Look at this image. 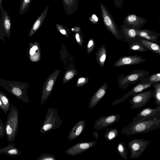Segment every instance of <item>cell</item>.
I'll use <instances>...</instances> for the list:
<instances>
[{
    "label": "cell",
    "mask_w": 160,
    "mask_h": 160,
    "mask_svg": "<svg viewBox=\"0 0 160 160\" xmlns=\"http://www.w3.org/2000/svg\"><path fill=\"white\" fill-rule=\"evenodd\" d=\"M160 128V119L150 117L137 122L132 121L122 128V134L130 136L147 133Z\"/></svg>",
    "instance_id": "cell-1"
},
{
    "label": "cell",
    "mask_w": 160,
    "mask_h": 160,
    "mask_svg": "<svg viewBox=\"0 0 160 160\" xmlns=\"http://www.w3.org/2000/svg\"><path fill=\"white\" fill-rule=\"evenodd\" d=\"M19 112L18 109L13 104H11L9 112L7 115V119L5 125L6 134L8 141L13 142L18 133Z\"/></svg>",
    "instance_id": "cell-2"
},
{
    "label": "cell",
    "mask_w": 160,
    "mask_h": 160,
    "mask_svg": "<svg viewBox=\"0 0 160 160\" xmlns=\"http://www.w3.org/2000/svg\"><path fill=\"white\" fill-rule=\"evenodd\" d=\"M100 8L102 20L107 30L117 39H124L120 29L106 6L101 2L100 3Z\"/></svg>",
    "instance_id": "cell-3"
},
{
    "label": "cell",
    "mask_w": 160,
    "mask_h": 160,
    "mask_svg": "<svg viewBox=\"0 0 160 160\" xmlns=\"http://www.w3.org/2000/svg\"><path fill=\"white\" fill-rule=\"evenodd\" d=\"M149 74L148 71L140 69L134 70L124 76V74H122L117 79L118 85L119 88L123 90L131 84L140 81L142 78L147 77Z\"/></svg>",
    "instance_id": "cell-4"
},
{
    "label": "cell",
    "mask_w": 160,
    "mask_h": 160,
    "mask_svg": "<svg viewBox=\"0 0 160 160\" xmlns=\"http://www.w3.org/2000/svg\"><path fill=\"white\" fill-rule=\"evenodd\" d=\"M62 122V120L58 115L57 110L50 108L47 111L40 132L44 133L55 129L59 127Z\"/></svg>",
    "instance_id": "cell-5"
},
{
    "label": "cell",
    "mask_w": 160,
    "mask_h": 160,
    "mask_svg": "<svg viewBox=\"0 0 160 160\" xmlns=\"http://www.w3.org/2000/svg\"><path fill=\"white\" fill-rule=\"evenodd\" d=\"M150 142L143 139L135 138L132 139L128 143V145L131 151L130 158L136 159L140 157L145 150Z\"/></svg>",
    "instance_id": "cell-6"
},
{
    "label": "cell",
    "mask_w": 160,
    "mask_h": 160,
    "mask_svg": "<svg viewBox=\"0 0 160 160\" xmlns=\"http://www.w3.org/2000/svg\"><path fill=\"white\" fill-rule=\"evenodd\" d=\"M153 90H149L142 91L133 95L129 102L132 104L131 109L139 108L145 106L153 96Z\"/></svg>",
    "instance_id": "cell-7"
},
{
    "label": "cell",
    "mask_w": 160,
    "mask_h": 160,
    "mask_svg": "<svg viewBox=\"0 0 160 160\" xmlns=\"http://www.w3.org/2000/svg\"><path fill=\"white\" fill-rule=\"evenodd\" d=\"M60 71L58 70H55L49 75L46 80L42 88L41 99V104L45 102L50 95Z\"/></svg>",
    "instance_id": "cell-8"
},
{
    "label": "cell",
    "mask_w": 160,
    "mask_h": 160,
    "mask_svg": "<svg viewBox=\"0 0 160 160\" xmlns=\"http://www.w3.org/2000/svg\"><path fill=\"white\" fill-rule=\"evenodd\" d=\"M148 20L134 14H128L124 18L123 24L125 27L135 29H140Z\"/></svg>",
    "instance_id": "cell-9"
},
{
    "label": "cell",
    "mask_w": 160,
    "mask_h": 160,
    "mask_svg": "<svg viewBox=\"0 0 160 160\" xmlns=\"http://www.w3.org/2000/svg\"><path fill=\"white\" fill-rule=\"evenodd\" d=\"M120 118V115L118 114H113L105 116H102L95 122L94 128L97 130L102 129L115 123Z\"/></svg>",
    "instance_id": "cell-10"
},
{
    "label": "cell",
    "mask_w": 160,
    "mask_h": 160,
    "mask_svg": "<svg viewBox=\"0 0 160 160\" xmlns=\"http://www.w3.org/2000/svg\"><path fill=\"white\" fill-rule=\"evenodd\" d=\"M152 83L140 82L137 84L130 91L126 93L122 97L115 100L112 105L115 106L124 102L129 97L139 92L146 89L152 86Z\"/></svg>",
    "instance_id": "cell-11"
},
{
    "label": "cell",
    "mask_w": 160,
    "mask_h": 160,
    "mask_svg": "<svg viewBox=\"0 0 160 160\" xmlns=\"http://www.w3.org/2000/svg\"><path fill=\"white\" fill-rule=\"evenodd\" d=\"M0 33L9 35L11 29V17L3 8L2 5L0 7Z\"/></svg>",
    "instance_id": "cell-12"
},
{
    "label": "cell",
    "mask_w": 160,
    "mask_h": 160,
    "mask_svg": "<svg viewBox=\"0 0 160 160\" xmlns=\"http://www.w3.org/2000/svg\"><path fill=\"white\" fill-rule=\"evenodd\" d=\"M146 60L141 57L138 55L122 56L114 63L113 66L120 67L127 65L139 64Z\"/></svg>",
    "instance_id": "cell-13"
},
{
    "label": "cell",
    "mask_w": 160,
    "mask_h": 160,
    "mask_svg": "<svg viewBox=\"0 0 160 160\" xmlns=\"http://www.w3.org/2000/svg\"><path fill=\"white\" fill-rule=\"evenodd\" d=\"M97 143L96 141L78 143L66 149L65 153L70 156H76L91 148L95 145Z\"/></svg>",
    "instance_id": "cell-14"
},
{
    "label": "cell",
    "mask_w": 160,
    "mask_h": 160,
    "mask_svg": "<svg viewBox=\"0 0 160 160\" xmlns=\"http://www.w3.org/2000/svg\"><path fill=\"white\" fill-rule=\"evenodd\" d=\"M152 117L160 119V107L157 106L155 108L146 107L143 108L132 119V121L137 122Z\"/></svg>",
    "instance_id": "cell-15"
},
{
    "label": "cell",
    "mask_w": 160,
    "mask_h": 160,
    "mask_svg": "<svg viewBox=\"0 0 160 160\" xmlns=\"http://www.w3.org/2000/svg\"><path fill=\"white\" fill-rule=\"evenodd\" d=\"M120 31L123 39L126 41L128 46L135 41L138 37L136 29L125 26L123 24L120 26Z\"/></svg>",
    "instance_id": "cell-16"
},
{
    "label": "cell",
    "mask_w": 160,
    "mask_h": 160,
    "mask_svg": "<svg viewBox=\"0 0 160 160\" xmlns=\"http://www.w3.org/2000/svg\"><path fill=\"white\" fill-rule=\"evenodd\" d=\"M108 88V83L103 84L94 93L89 104V109L94 107L105 95Z\"/></svg>",
    "instance_id": "cell-17"
},
{
    "label": "cell",
    "mask_w": 160,
    "mask_h": 160,
    "mask_svg": "<svg viewBox=\"0 0 160 160\" xmlns=\"http://www.w3.org/2000/svg\"><path fill=\"white\" fill-rule=\"evenodd\" d=\"M136 32L138 37L158 43V39L160 35V33L148 29H136Z\"/></svg>",
    "instance_id": "cell-18"
},
{
    "label": "cell",
    "mask_w": 160,
    "mask_h": 160,
    "mask_svg": "<svg viewBox=\"0 0 160 160\" xmlns=\"http://www.w3.org/2000/svg\"><path fill=\"white\" fill-rule=\"evenodd\" d=\"M135 41L140 43L147 50L156 53L160 54V46L158 43L141 38L138 37L136 38Z\"/></svg>",
    "instance_id": "cell-19"
},
{
    "label": "cell",
    "mask_w": 160,
    "mask_h": 160,
    "mask_svg": "<svg viewBox=\"0 0 160 160\" xmlns=\"http://www.w3.org/2000/svg\"><path fill=\"white\" fill-rule=\"evenodd\" d=\"M86 126L84 120L79 121L73 127L69 134L68 139L69 140H72L77 138L84 130Z\"/></svg>",
    "instance_id": "cell-20"
},
{
    "label": "cell",
    "mask_w": 160,
    "mask_h": 160,
    "mask_svg": "<svg viewBox=\"0 0 160 160\" xmlns=\"http://www.w3.org/2000/svg\"><path fill=\"white\" fill-rule=\"evenodd\" d=\"M49 8V6H46L40 15L36 20L29 32V37H31L41 26L46 16Z\"/></svg>",
    "instance_id": "cell-21"
},
{
    "label": "cell",
    "mask_w": 160,
    "mask_h": 160,
    "mask_svg": "<svg viewBox=\"0 0 160 160\" xmlns=\"http://www.w3.org/2000/svg\"><path fill=\"white\" fill-rule=\"evenodd\" d=\"M62 1L67 15H72L77 11L79 0H62Z\"/></svg>",
    "instance_id": "cell-22"
},
{
    "label": "cell",
    "mask_w": 160,
    "mask_h": 160,
    "mask_svg": "<svg viewBox=\"0 0 160 160\" xmlns=\"http://www.w3.org/2000/svg\"><path fill=\"white\" fill-rule=\"evenodd\" d=\"M0 154H5L10 156H19L21 152L12 142L7 146L0 148Z\"/></svg>",
    "instance_id": "cell-23"
},
{
    "label": "cell",
    "mask_w": 160,
    "mask_h": 160,
    "mask_svg": "<svg viewBox=\"0 0 160 160\" xmlns=\"http://www.w3.org/2000/svg\"><path fill=\"white\" fill-rule=\"evenodd\" d=\"M35 42L32 44L29 51L30 60L32 62L38 61L40 59V49L39 43Z\"/></svg>",
    "instance_id": "cell-24"
},
{
    "label": "cell",
    "mask_w": 160,
    "mask_h": 160,
    "mask_svg": "<svg viewBox=\"0 0 160 160\" xmlns=\"http://www.w3.org/2000/svg\"><path fill=\"white\" fill-rule=\"evenodd\" d=\"M107 54L106 48L103 45L100 47L96 53L97 61L99 65L102 67H103L104 66Z\"/></svg>",
    "instance_id": "cell-25"
},
{
    "label": "cell",
    "mask_w": 160,
    "mask_h": 160,
    "mask_svg": "<svg viewBox=\"0 0 160 160\" xmlns=\"http://www.w3.org/2000/svg\"><path fill=\"white\" fill-rule=\"evenodd\" d=\"M118 133V131L116 128H108L106 129L104 136L107 140L112 141L116 138Z\"/></svg>",
    "instance_id": "cell-26"
},
{
    "label": "cell",
    "mask_w": 160,
    "mask_h": 160,
    "mask_svg": "<svg viewBox=\"0 0 160 160\" xmlns=\"http://www.w3.org/2000/svg\"><path fill=\"white\" fill-rule=\"evenodd\" d=\"M154 88V94L153 97L155 99V105L160 107V82L152 83Z\"/></svg>",
    "instance_id": "cell-27"
},
{
    "label": "cell",
    "mask_w": 160,
    "mask_h": 160,
    "mask_svg": "<svg viewBox=\"0 0 160 160\" xmlns=\"http://www.w3.org/2000/svg\"><path fill=\"white\" fill-rule=\"evenodd\" d=\"M140 81L145 83H152L160 82V73L152 74L142 78Z\"/></svg>",
    "instance_id": "cell-28"
},
{
    "label": "cell",
    "mask_w": 160,
    "mask_h": 160,
    "mask_svg": "<svg viewBox=\"0 0 160 160\" xmlns=\"http://www.w3.org/2000/svg\"><path fill=\"white\" fill-rule=\"evenodd\" d=\"M0 100L3 107V111L6 113L9 110L11 103L5 94L1 92H0Z\"/></svg>",
    "instance_id": "cell-29"
},
{
    "label": "cell",
    "mask_w": 160,
    "mask_h": 160,
    "mask_svg": "<svg viewBox=\"0 0 160 160\" xmlns=\"http://www.w3.org/2000/svg\"><path fill=\"white\" fill-rule=\"evenodd\" d=\"M31 0H21L19 10V15L25 13L29 9Z\"/></svg>",
    "instance_id": "cell-30"
},
{
    "label": "cell",
    "mask_w": 160,
    "mask_h": 160,
    "mask_svg": "<svg viewBox=\"0 0 160 160\" xmlns=\"http://www.w3.org/2000/svg\"><path fill=\"white\" fill-rule=\"evenodd\" d=\"M117 149L118 152L121 157L126 160H128V152L127 148L122 142L118 144Z\"/></svg>",
    "instance_id": "cell-31"
},
{
    "label": "cell",
    "mask_w": 160,
    "mask_h": 160,
    "mask_svg": "<svg viewBox=\"0 0 160 160\" xmlns=\"http://www.w3.org/2000/svg\"><path fill=\"white\" fill-rule=\"evenodd\" d=\"M129 49L132 51L145 52L147 50L139 42L135 41L129 46Z\"/></svg>",
    "instance_id": "cell-32"
},
{
    "label": "cell",
    "mask_w": 160,
    "mask_h": 160,
    "mask_svg": "<svg viewBox=\"0 0 160 160\" xmlns=\"http://www.w3.org/2000/svg\"><path fill=\"white\" fill-rule=\"evenodd\" d=\"M77 71L71 69L66 71L63 76L62 83H65L73 78L77 74Z\"/></svg>",
    "instance_id": "cell-33"
},
{
    "label": "cell",
    "mask_w": 160,
    "mask_h": 160,
    "mask_svg": "<svg viewBox=\"0 0 160 160\" xmlns=\"http://www.w3.org/2000/svg\"><path fill=\"white\" fill-rule=\"evenodd\" d=\"M56 28L61 34L66 37H68L69 31L68 29L62 25H60L57 23H55Z\"/></svg>",
    "instance_id": "cell-34"
},
{
    "label": "cell",
    "mask_w": 160,
    "mask_h": 160,
    "mask_svg": "<svg viewBox=\"0 0 160 160\" xmlns=\"http://www.w3.org/2000/svg\"><path fill=\"white\" fill-rule=\"evenodd\" d=\"M36 160H56L54 157L49 154H44L41 155L37 158Z\"/></svg>",
    "instance_id": "cell-35"
},
{
    "label": "cell",
    "mask_w": 160,
    "mask_h": 160,
    "mask_svg": "<svg viewBox=\"0 0 160 160\" xmlns=\"http://www.w3.org/2000/svg\"><path fill=\"white\" fill-rule=\"evenodd\" d=\"M95 44L93 39L92 38L89 39L87 46L88 54H90L92 51L95 48Z\"/></svg>",
    "instance_id": "cell-36"
},
{
    "label": "cell",
    "mask_w": 160,
    "mask_h": 160,
    "mask_svg": "<svg viewBox=\"0 0 160 160\" xmlns=\"http://www.w3.org/2000/svg\"><path fill=\"white\" fill-rule=\"evenodd\" d=\"M89 78L85 77H81L78 78L76 86L77 87H82L87 83Z\"/></svg>",
    "instance_id": "cell-37"
},
{
    "label": "cell",
    "mask_w": 160,
    "mask_h": 160,
    "mask_svg": "<svg viewBox=\"0 0 160 160\" xmlns=\"http://www.w3.org/2000/svg\"><path fill=\"white\" fill-rule=\"evenodd\" d=\"M82 34L79 32H77L75 35V38L78 44L82 47L83 42V38H82Z\"/></svg>",
    "instance_id": "cell-38"
},
{
    "label": "cell",
    "mask_w": 160,
    "mask_h": 160,
    "mask_svg": "<svg viewBox=\"0 0 160 160\" xmlns=\"http://www.w3.org/2000/svg\"><path fill=\"white\" fill-rule=\"evenodd\" d=\"M6 134L5 125L2 122L0 123V138H3Z\"/></svg>",
    "instance_id": "cell-39"
},
{
    "label": "cell",
    "mask_w": 160,
    "mask_h": 160,
    "mask_svg": "<svg viewBox=\"0 0 160 160\" xmlns=\"http://www.w3.org/2000/svg\"><path fill=\"white\" fill-rule=\"evenodd\" d=\"M89 21L93 24L97 23L98 21V18L97 16L94 14H92L89 18Z\"/></svg>",
    "instance_id": "cell-40"
},
{
    "label": "cell",
    "mask_w": 160,
    "mask_h": 160,
    "mask_svg": "<svg viewBox=\"0 0 160 160\" xmlns=\"http://www.w3.org/2000/svg\"><path fill=\"white\" fill-rule=\"evenodd\" d=\"M124 0H114V4L117 8H121L123 4Z\"/></svg>",
    "instance_id": "cell-41"
},
{
    "label": "cell",
    "mask_w": 160,
    "mask_h": 160,
    "mask_svg": "<svg viewBox=\"0 0 160 160\" xmlns=\"http://www.w3.org/2000/svg\"><path fill=\"white\" fill-rule=\"evenodd\" d=\"M71 30L72 32L74 31L77 32H78L81 31L80 28L78 27H73L71 29Z\"/></svg>",
    "instance_id": "cell-42"
},
{
    "label": "cell",
    "mask_w": 160,
    "mask_h": 160,
    "mask_svg": "<svg viewBox=\"0 0 160 160\" xmlns=\"http://www.w3.org/2000/svg\"><path fill=\"white\" fill-rule=\"evenodd\" d=\"M92 136L97 140L99 137V134L97 132H94L92 133Z\"/></svg>",
    "instance_id": "cell-43"
},
{
    "label": "cell",
    "mask_w": 160,
    "mask_h": 160,
    "mask_svg": "<svg viewBox=\"0 0 160 160\" xmlns=\"http://www.w3.org/2000/svg\"><path fill=\"white\" fill-rule=\"evenodd\" d=\"M0 108L2 109L3 110H4L3 107L2 106V103L1 102V101L0 100Z\"/></svg>",
    "instance_id": "cell-44"
},
{
    "label": "cell",
    "mask_w": 160,
    "mask_h": 160,
    "mask_svg": "<svg viewBox=\"0 0 160 160\" xmlns=\"http://www.w3.org/2000/svg\"><path fill=\"white\" fill-rule=\"evenodd\" d=\"M3 0H0V7L2 5V2Z\"/></svg>",
    "instance_id": "cell-45"
},
{
    "label": "cell",
    "mask_w": 160,
    "mask_h": 160,
    "mask_svg": "<svg viewBox=\"0 0 160 160\" xmlns=\"http://www.w3.org/2000/svg\"><path fill=\"white\" fill-rule=\"evenodd\" d=\"M2 122V120L1 119H0V123Z\"/></svg>",
    "instance_id": "cell-46"
}]
</instances>
